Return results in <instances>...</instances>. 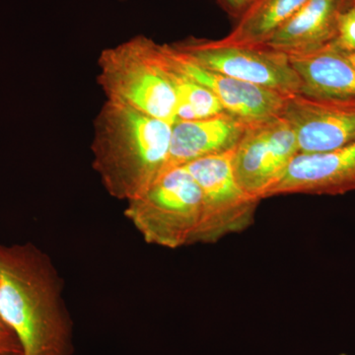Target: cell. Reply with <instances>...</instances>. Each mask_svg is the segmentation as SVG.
Masks as SVG:
<instances>
[{
    "instance_id": "4",
    "label": "cell",
    "mask_w": 355,
    "mask_h": 355,
    "mask_svg": "<svg viewBox=\"0 0 355 355\" xmlns=\"http://www.w3.org/2000/svg\"><path fill=\"white\" fill-rule=\"evenodd\" d=\"M202 214V191L184 165L166 170L125 210L144 241L167 249L198 243Z\"/></svg>"
},
{
    "instance_id": "3",
    "label": "cell",
    "mask_w": 355,
    "mask_h": 355,
    "mask_svg": "<svg viewBox=\"0 0 355 355\" xmlns=\"http://www.w3.org/2000/svg\"><path fill=\"white\" fill-rule=\"evenodd\" d=\"M98 67V83L107 100L176 123V95L161 44L142 35L133 37L105 49Z\"/></svg>"
},
{
    "instance_id": "8",
    "label": "cell",
    "mask_w": 355,
    "mask_h": 355,
    "mask_svg": "<svg viewBox=\"0 0 355 355\" xmlns=\"http://www.w3.org/2000/svg\"><path fill=\"white\" fill-rule=\"evenodd\" d=\"M282 116L291 123L300 153L334 150L355 142V102L288 96Z\"/></svg>"
},
{
    "instance_id": "16",
    "label": "cell",
    "mask_w": 355,
    "mask_h": 355,
    "mask_svg": "<svg viewBox=\"0 0 355 355\" xmlns=\"http://www.w3.org/2000/svg\"><path fill=\"white\" fill-rule=\"evenodd\" d=\"M330 46L345 55L355 53V0L340 16L336 38Z\"/></svg>"
},
{
    "instance_id": "14",
    "label": "cell",
    "mask_w": 355,
    "mask_h": 355,
    "mask_svg": "<svg viewBox=\"0 0 355 355\" xmlns=\"http://www.w3.org/2000/svg\"><path fill=\"white\" fill-rule=\"evenodd\" d=\"M308 0H254L227 36L231 44L263 46Z\"/></svg>"
},
{
    "instance_id": "11",
    "label": "cell",
    "mask_w": 355,
    "mask_h": 355,
    "mask_svg": "<svg viewBox=\"0 0 355 355\" xmlns=\"http://www.w3.org/2000/svg\"><path fill=\"white\" fill-rule=\"evenodd\" d=\"M354 0H308L263 46L288 57L326 48L336 38L338 21Z\"/></svg>"
},
{
    "instance_id": "21",
    "label": "cell",
    "mask_w": 355,
    "mask_h": 355,
    "mask_svg": "<svg viewBox=\"0 0 355 355\" xmlns=\"http://www.w3.org/2000/svg\"><path fill=\"white\" fill-rule=\"evenodd\" d=\"M0 355H22V352H6V354H1Z\"/></svg>"
},
{
    "instance_id": "13",
    "label": "cell",
    "mask_w": 355,
    "mask_h": 355,
    "mask_svg": "<svg viewBox=\"0 0 355 355\" xmlns=\"http://www.w3.org/2000/svg\"><path fill=\"white\" fill-rule=\"evenodd\" d=\"M289 58L300 78L302 94L355 102V67L347 55L328 46Z\"/></svg>"
},
{
    "instance_id": "2",
    "label": "cell",
    "mask_w": 355,
    "mask_h": 355,
    "mask_svg": "<svg viewBox=\"0 0 355 355\" xmlns=\"http://www.w3.org/2000/svg\"><path fill=\"white\" fill-rule=\"evenodd\" d=\"M171 123L107 100L94 121L93 168L110 195L135 200L168 169Z\"/></svg>"
},
{
    "instance_id": "18",
    "label": "cell",
    "mask_w": 355,
    "mask_h": 355,
    "mask_svg": "<svg viewBox=\"0 0 355 355\" xmlns=\"http://www.w3.org/2000/svg\"><path fill=\"white\" fill-rule=\"evenodd\" d=\"M0 343L6 345L8 349L15 350V352H21L19 343L17 338L14 336L12 331L9 330L8 327L2 321L0 317Z\"/></svg>"
},
{
    "instance_id": "22",
    "label": "cell",
    "mask_w": 355,
    "mask_h": 355,
    "mask_svg": "<svg viewBox=\"0 0 355 355\" xmlns=\"http://www.w3.org/2000/svg\"><path fill=\"white\" fill-rule=\"evenodd\" d=\"M340 355H347V354H340Z\"/></svg>"
},
{
    "instance_id": "5",
    "label": "cell",
    "mask_w": 355,
    "mask_h": 355,
    "mask_svg": "<svg viewBox=\"0 0 355 355\" xmlns=\"http://www.w3.org/2000/svg\"><path fill=\"white\" fill-rule=\"evenodd\" d=\"M172 46L205 69L284 95L301 93L300 78L292 67L291 58L270 46L197 38L183 40Z\"/></svg>"
},
{
    "instance_id": "19",
    "label": "cell",
    "mask_w": 355,
    "mask_h": 355,
    "mask_svg": "<svg viewBox=\"0 0 355 355\" xmlns=\"http://www.w3.org/2000/svg\"><path fill=\"white\" fill-rule=\"evenodd\" d=\"M6 352H15V350H12L6 347V345H1L0 343V354H6Z\"/></svg>"
},
{
    "instance_id": "15",
    "label": "cell",
    "mask_w": 355,
    "mask_h": 355,
    "mask_svg": "<svg viewBox=\"0 0 355 355\" xmlns=\"http://www.w3.org/2000/svg\"><path fill=\"white\" fill-rule=\"evenodd\" d=\"M161 51L176 95L177 121L203 120L226 113L220 102L211 91L170 64L163 51L162 44Z\"/></svg>"
},
{
    "instance_id": "9",
    "label": "cell",
    "mask_w": 355,
    "mask_h": 355,
    "mask_svg": "<svg viewBox=\"0 0 355 355\" xmlns=\"http://www.w3.org/2000/svg\"><path fill=\"white\" fill-rule=\"evenodd\" d=\"M162 49L170 64L211 91L226 113L250 127L284 114L288 96L205 69L184 58L172 44H162Z\"/></svg>"
},
{
    "instance_id": "6",
    "label": "cell",
    "mask_w": 355,
    "mask_h": 355,
    "mask_svg": "<svg viewBox=\"0 0 355 355\" xmlns=\"http://www.w3.org/2000/svg\"><path fill=\"white\" fill-rule=\"evenodd\" d=\"M232 155L233 150L184 165L202 191V223L198 243H216L246 230L254 222L259 200L247 195L236 181Z\"/></svg>"
},
{
    "instance_id": "17",
    "label": "cell",
    "mask_w": 355,
    "mask_h": 355,
    "mask_svg": "<svg viewBox=\"0 0 355 355\" xmlns=\"http://www.w3.org/2000/svg\"><path fill=\"white\" fill-rule=\"evenodd\" d=\"M217 4L231 17L237 20L254 0H216Z\"/></svg>"
},
{
    "instance_id": "7",
    "label": "cell",
    "mask_w": 355,
    "mask_h": 355,
    "mask_svg": "<svg viewBox=\"0 0 355 355\" xmlns=\"http://www.w3.org/2000/svg\"><path fill=\"white\" fill-rule=\"evenodd\" d=\"M299 153L297 137L284 116L251 125L233 150L236 181L260 202Z\"/></svg>"
},
{
    "instance_id": "20",
    "label": "cell",
    "mask_w": 355,
    "mask_h": 355,
    "mask_svg": "<svg viewBox=\"0 0 355 355\" xmlns=\"http://www.w3.org/2000/svg\"><path fill=\"white\" fill-rule=\"evenodd\" d=\"M347 58H349V60L350 62H352V64L354 65L355 67V53H350V55H347Z\"/></svg>"
},
{
    "instance_id": "1",
    "label": "cell",
    "mask_w": 355,
    "mask_h": 355,
    "mask_svg": "<svg viewBox=\"0 0 355 355\" xmlns=\"http://www.w3.org/2000/svg\"><path fill=\"white\" fill-rule=\"evenodd\" d=\"M62 286L35 245L0 244V317L22 355H72L73 329Z\"/></svg>"
},
{
    "instance_id": "12",
    "label": "cell",
    "mask_w": 355,
    "mask_h": 355,
    "mask_svg": "<svg viewBox=\"0 0 355 355\" xmlns=\"http://www.w3.org/2000/svg\"><path fill=\"white\" fill-rule=\"evenodd\" d=\"M249 128L228 113L203 120L177 121L172 125L168 169L234 150Z\"/></svg>"
},
{
    "instance_id": "10",
    "label": "cell",
    "mask_w": 355,
    "mask_h": 355,
    "mask_svg": "<svg viewBox=\"0 0 355 355\" xmlns=\"http://www.w3.org/2000/svg\"><path fill=\"white\" fill-rule=\"evenodd\" d=\"M355 191V142L317 153H299L266 198L282 195L340 196Z\"/></svg>"
}]
</instances>
